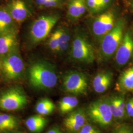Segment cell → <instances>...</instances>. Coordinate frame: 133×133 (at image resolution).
<instances>
[{
  "label": "cell",
  "instance_id": "obj_1",
  "mask_svg": "<svg viewBox=\"0 0 133 133\" xmlns=\"http://www.w3.org/2000/svg\"><path fill=\"white\" fill-rule=\"evenodd\" d=\"M28 78L30 85L41 90L52 89L58 81L55 68L44 61H38L30 65L28 69Z\"/></svg>",
  "mask_w": 133,
  "mask_h": 133
},
{
  "label": "cell",
  "instance_id": "obj_2",
  "mask_svg": "<svg viewBox=\"0 0 133 133\" xmlns=\"http://www.w3.org/2000/svg\"><path fill=\"white\" fill-rule=\"evenodd\" d=\"M125 26V20L119 19L115 22L111 30L101 40L100 53L105 60L109 59L116 52L123 39Z\"/></svg>",
  "mask_w": 133,
  "mask_h": 133
},
{
  "label": "cell",
  "instance_id": "obj_3",
  "mask_svg": "<svg viewBox=\"0 0 133 133\" xmlns=\"http://www.w3.org/2000/svg\"><path fill=\"white\" fill-rule=\"evenodd\" d=\"M28 102L22 87L15 86L0 93V109L6 111H17L24 108Z\"/></svg>",
  "mask_w": 133,
  "mask_h": 133
},
{
  "label": "cell",
  "instance_id": "obj_4",
  "mask_svg": "<svg viewBox=\"0 0 133 133\" xmlns=\"http://www.w3.org/2000/svg\"><path fill=\"white\" fill-rule=\"evenodd\" d=\"M60 19L57 14L42 15L31 25L29 38L33 44L41 43L46 38Z\"/></svg>",
  "mask_w": 133,
  "mask_h": 133
},
{
  "label": "cell",
  "instance_id": "obj_5",
  "mask_svg": "<svg viewBox=\"0 0 133 133\" xmlns=\"http://www.w3.org/2000/svg\"><path fill=\"white\" fill-rule=\"evenodd\" d=\"M71 56L77 62L90 64L94 62V49L89 40L81 34H77L71 43Z\"/></svg>",
  "mask_w": 133,
  "mask_h": 133
},
{
  "label": "cell",
  "instance_id": "obj_6",
  "mask_svg": "<svg viewBox=\"0 0 133 133\" xmlns=\"http://www.w3.org/2000/svg\"><path fill=\"white\" fill-rule=\"evenodd\" d=\"M0 59L2 65L1 71L6 79L14 81L22 76L24 71V64L18 48Z\"/></svg>",
  "mask_w": 133,
  "mask_h": 133
},
{
  "label": "cell",
  "instance_id": "obj_7",
  "mask_svg": "<svg viewBox=\"0 0 133 133\" xmlns=\"http://www.w3.org/2000/svg\"><path fill=\"white\" fill-rule=\"evenodd\" d=\"M87 114L92 121L102 127L109 125L113 117L108 101L103 99L91 103L87 109Z\"/></svg>",
  "mask_w": 133,
  "mask_h": 133
},
{
  "label": "cell",
  "instance_id": "obj_8",
  "mask_svg": "<svg viewBox=\"0 0 133 133\" xmlns=\"http://www.w3.org/2000/svg\"><path fill=\"white\" fill-rule=\"evenodd\" d=\"M62 88L65 92L72 94H85L88 89L87 77L79 71H69L63 77Z\"/></svg>",
  "mask_w": 133,
  "mask_h": 133
},
{
  "label": "cell",
  "instance_id": "obj_9",
  "mask_svg": "<svg viewBox=\"0 0 133 133\" xmlns=\"http://www.w3.org/2000/svg\"><path fill=\"white\" fill-rule=\"evenodd\" d=\"M114 14L107 11L96 16L91 24V31L97 40L101 41L111 30L115 23Z\"/></svg>",
  "mask_w": 133,
  "mask_h": 133
},
{
  "label": "cell",
  "instance_id": "obj_10",
  "mask_svg": "<svg viewBox=\"0 0 133 133\" xmlns=\"http://www.w3.org/2000/svg\"><path fill=\"white\" fill-rule=\"evenodd\" d=\"M133 53V38L130 31L124 35L122 41L115 52V62L119 66L127 63Z\"/></svg>",
  "mask_w": 133,
  "mask_h": 133
},
{
  "label": "cell",
  "instance_id": "obj_11",
  "mask_svg": "<svg viewBox=\"0 0 133 133\" xmlns=\"http://www.w3.org/2000/svg\"><path fill=\"white\" fill-rule=\"evenodd\" d=\"M5 8L14 22L19 24L28 19L31 14L23 0H9Z\"/></svg>",
  "mask_w": 133,
  "mask_h": 133
},
{
  "label": "cell",
  "instance_id": "obj_12",
  "mask_svg": "<svg viewBox=\"0 0 133 133\" xmlns=\"http://www.w3.org/2000/svg\"><path fill=\"white\" fill-rule=\"evenodd\" d=\"M18 45L17 33L15 28L0 34V58L18 48Z\"/></svg>",
  "mask_w": 133,
  "mask_h": 133
},
{
  "label": "cell",
  "instance_id": "obj_13",
  "mask_svg": "<svg viewBox=\"0 0 133 133\" xmlns=\"http://www.w3.org/2000/svg\"><path fill=\"white\" fill-rule=\"evenodd\" d=\"M86 121L85 114L82 109L74 111L65 119L64 124L69 131L72 132H78Z\"/></svg>",
  "mask_w": 133,
  "mask_h": 133
},
{
  "label": "cell",
  "instance_id": "obj_14",
  "mask_svg": "<svg viewBox=\"0 0 133 133\" xmlns=\"http://www.w3.org/2000/svg\"><path fill=\"white\" fill-rule=\"evenodd\" d=\"M112 78V74L109 71H102L98 74L92 81V86L95 92L102 93L107 90L111 84Z\"/></svg>",
  "mask_w": 133,
  "mask_h": 133
},
{
  "label": "cell",
  "instance_id": "obj_15",
  "mask_svg": "<svg viewBox=\"0 0 133 133\" xmlns=\"http://www.w3.org/2000/svg\"><path fill=\"white\" fill-rule=\"evenodd\" d=\"M116 89L123 92H133V66L125 70L119 76Z\"/></svg>",
  "mask_w": 133,
  "mask_h": 133
},
{
  "label": "cell",
  "instance_id": "obj_16",
  "mask_svg": "<svg viewBox=\"0 0 133 133\" xmlns=\"http://www.w3.org/2000/svg\"><path fill=\"white\" fill-rule=\"evenodd\" d=\"M87 10L85 0H71L68 5V15L72 20L82 17Z\"/></svg>",
  "mask_w": 133,
  "mask_h": 133
},
{
  "label": "cell",
  "instance_id": "obj_17",
  "mask_svg": "<svg viewBox=\"0 0 133 133\" xmlns=\"http://www.w3.org/2000/svg\"><path fill=\"white\" fill-rule=\"evenodd\" d=\"M48 123V119L41 115H35L29 117L25 121L26 127L32 133H39L43 131Z\"/></svg>",
  "mask_w": 133,
  "mask_h": 133
},
{
  "label": "cell",
  "instance_id": "obj_18",
  "mask_svg": "<svg viewBox=\"0 0 133 133\" xmlns=\"http://www.w3.org/2000/svg\"><path fill=\"white\" fill-rule=\"evenodd\" d=\"M18 119L14 115L0 114V133L12 131L18 129Z\"/></svg>",
  "mask_w": 133,
  "mask_h": 133
},
{
  "label": "cell",
  "instance_id": "obj_19",
  "mask_svg": "<svg viewBox=\"0 0 133 133\" xmlns=\"http://www.w3.org/2000/svg\"><path fill=\"white\" fill-rule=\"evenodd\" d=\"M56 109L52 101L48 98H43L38 100L37 103L35 110L41 115H48L52 114Z\"/></svg>",
  "mask_w": 133,
  "mask_h": 133
},
{
  "label": "cell",
  "instance_id": "obj_20",
  "mask_svg": "<svg viewBox=\"0 0 133 133\" xmlns=\"http://www.w3.org/2000/svg\"><path fill=\"white\" fill-rule=\"evenodd\" d=\"M14 20L5 7H0V34L14 28Z\"/></svg>",
  "mask_w": 133,
  "mask_h": 133
},
{
  "label": "cell",
  "instance_id": "obj_21",
  "mask_svg": "<svg viewBox=\"0 0 133 133\" xmlns=\"http://www.w3.org/2000/svg\"><path fill=\"white\" fill-rule=\"evenodd\" d=\"M78 104V100L74 96H65L59 102L58 108L61 114H65L74 109Z\"/></svg>",
  "mask_w": 133,
  "mask_h": 133
},
{
  "label": "cell",
  "instance_id": "obj_22",
  "mask_svg": "<svg viewBox=\"0 0 133 133\" xmlns=\"http://www.w3.org/2000/svg\"><path fill=\"white\" fill-rule=\"evenodd\" d=\"M113 99L116 105L118 112V118L122 119L124 117L126 113V104L124 100L121 97H113Z\"/></svg>",
  "mask_w": 133,
  "mask_h": 133
},
{
  "label": "cell",
  "instance_id": "obj_23",
  "mask_svg": "<svg viewBox=\"0 0 133 133\" xmlns=\"http://www.w3.org/2000/svg\"><path fill=\"white\" fill-rule=\"evenodd\" d=\"M58 39H59V45L64 43H70L71 40V34L69 31L66 28H60L56 30Z\"/></svg>",
  "mask_w": 133,
  "mask_h": 133
},
{
  "label": "cell",
  "instance_id": "obj_24",
  "mask_svg": "<svg viewBox=\"0 0 133 133\" xmlns=\"http://www.w3.org/2000/svg\"><path fill=\"white\" fill-rule=\"evenodd\" d=\"M48 44L49 48L53 51L56 52L59 45L58 36L56 30L51 35Z\"/></svg>",
  "mask_w": 133,
  "mask_h": 133
},
{
  "label": "cell",
  "instance_id": "obj_25",
  "mask_svg": "<svg viewBox=\"0 0 133 133\" xmlns=\"http://www.w3.org/2000/svg\"><path fill=\"white\" fill-rule=\"evenodd\" d=\"M87 9L92 13L100 12L99 9V0H85Z\"/></svg>",
  "mask_w": 133,
  "mask_h": 133
},
{
  "label": "cell",
  "instance_id": "obj_26",
  "mask_svg": "<svg viewBox=\"0 0 133 133\" xmlns=\"http://www.w3.org/2000/svg\"><path fill=\"white\" fill-rule=\"evenodd\" d=\"M77 133H100V131L90 124H84Z\"/></svg>",
  "mask_w": 133,
  "mask_h": 133
},
{
  "label": "cell",
  "instance_id": "obj_27",
  "mask_svg": "<svg viewBox=\"0 0 133 133\" xmlns=\"http://www.w3.org/2000/svg\"><path fill=\"white\" fill-rule=\"evenodd\" d=\"M61 0H48L42 6L43 8L58 7L61 5Z\"/></svg>",
  "mask_w": 133,
  "mask_h": 133
},
{
  "label": "cell",
  "instance_id": "obj_28",
  "mask_svg": "<svg viewBox=\"0 0 133 133\" xmlns=\"http://www.w3.org/2000/svg\"><path fill=\"white\" fill-rule=\"evenodd\" d=\"M112 1L113 0H99V5L100 11L108 8L112 3Z\"/></svg>",
  "mask_w": 133,
  "mask_h": 133
},
{
  "label": "cell",
  "instance_id": "obj_29",
  "mask_svg": "<svg viewBox=\"0 0 133 133\" xmlns=\"http://www.w3.org/2000/svg\"><path fill=\"white\" fill-rule=\"evenodd\" d=\"M114 133H133V132L129 126L123 125L117 129Z\"/></svg>",
  "mask_w": 133,
  "mask_h": 133
},
{
  "label": "cell",
  "instance_id": "obj_30",
  "mask_svg": "<svg viewBox=\"0 0 133 133\" xmlns=\"http://www.w3.org/2000/svg\"><path fill=\"white\" fill-rule=\"evenodd\" d=\"M133 106V97L129 99L128 102L126 104V111L128 114L129 116L131 113V110L132 109Z\"/></svg>",
  "mask_w": 133,
  "mask_h": 133
},
{
  "label": "cell",
  "instance_id": "obj_31",
  "mask_svg": "<svg viewBox=\"0 0 133 133\" xmlns=\"http://www.w3.org/2000/svg\"><path fill=\"white\" fill-rule=\"evenodd\" d=\"M45 133H64L58 126H54Z\"/></svg>",
  "mask_w": 133,
  "mask_h": 133
},
{
  "label": "cell",
  "instance_id": "obj_32",
  "mask_svg": "<svg viewBox=\"0 0 133 133\" xmlns=\"http://www.w3.org/2000/svg\"><path fill=\"white\" fill-rule=\"evenodd\" d=\"M48 0H36V3L38 6L42 8V6Z\"/></svg>",
  "mask_w": 133,
  "mask_h": 133
},
{
  "label": "cell",
  "instance_id": "obj_33",
  "mask_svg": "<svg viewBox=\"0 0 133 133\" xmlns=\"http://www.w3.org/2000/svg\"><path fill=\"white\" fill-rule=\"evenodd\" d=\"M130 117H133V108H132V109L131 110V113H130V116H129Z\"/></svg>",
  "mask_w": 133,
  "mask_h": 133
},
{
  "label": "cell",
  "instance_id": "obj_34",
  "mask_svg": "<svg viewBox=\"0 0 133 133\" xmlns=\"http://www.w3.org/2000/svg\"><path fill=\"white\" fill-rule=\"evenodd\" d=\"M10 133H22V132H11V131H10Z\"/></svg>",
  "mask_w": 133,
  "mask_h": 133
},
{
  "label": "cell",
  "instance_id": "obj_35",
  "mask_svg": "<svg viewBox=\"0 0 133 133\" xmlns=\"http://www.w3.org/2000/svg\"><path fill=\"white\" fill-rule=\"evenodd\" d=\"M1 67H2V65H1V61L0 59V72L1 71Z\"/></svg>",
  "mask_w": 133,
  "mask_h": 133
},
{
  "label": "cell",
  "instance_id": "obj_36",
  "mask_svg": "<svg viewBox=\"0 0 133 133\" xmlns=\"http://www.w3.org/2000/svg\"><path fill=\"white\" fill-rule=\"evenodd\" d=\"M132 9H133V4L132 5Z\"/></svg>",
  "mask_w": 133,
  "mask_h": 133
}]
</instances>
